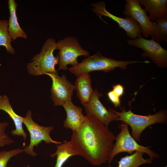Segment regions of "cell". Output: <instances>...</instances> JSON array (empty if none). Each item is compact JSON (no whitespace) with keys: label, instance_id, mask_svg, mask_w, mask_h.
<instances>
[{"label":"cell","instance_id":"24","mask_svg":"<svg viewBox=\"0 0 167 167\" xmlns=\"http://www.w3.org/2000/svg\"><path fill=\"white\" fill-rule=\"evenodd\" d=\"M107 96L115 108L120 107L121 105L120 97L117 96L112 90L108 92Z\"/></svg>","mask_w":167,"mask_h":167},{"label":"cell","instance_id":"15","mask_svg":"<svg viewBox=\"0 0 167 167\" xmlns=\"http://www.w3.org/2000/svg\"><path fill=\"white\" fill-rule=\"evenodd\" d=\"M138 1L140 5L143 6L144 9L149 13L148 17L152 22L167 17V0H139Z\"/></svg>","mask_w":167,"mask_h":167},{"label":"cell","instance_id":"19","mask_svg":"<svg viewBox=\"0 0 167 167\" xmlns=\"http://www.w3.org/2000/svg\"><path fill=\"white\" fill-rule=\"evenodd\" d=\"M143 154L136 151L131 155L121 158L118 161V167H139L143 164L151 163L153 160L150 158L144 159L143 156Z\"/></svg>","mask_w":167,"mask_h":167},{"label":"cell","instance_id":"10","mask_svg":"<svg viewBox=\"0 0 167 167\" xmlns=\"http://www.w3.org/2000/svg\"><path fill=\"white\" fill-rule=\"evenodd\" d=\"M51 78L52 84L51 98L54 106H62L66 102L71 100L74 85L69 81L66 75L59 76L57 72L46 74Z\"/></svg>","mask_w":167,"mask_h":167},{"label":"cell","instance_id":"17","mask_svg":"<svg viewBox=\"0 0 167 167\" xmlns=\"http://www.w3.org/2000/svg\"><path fill=\"white\" fill-rule=\"evenodd\" d=\"M8 3L10 15L8 31L11 37L13 40L18 37L26 39L27 35L20 27L18 21L16 8L18 4L15 0H9Z\"/></svg>","mask_w":167,"mask_h":167},{"label":"cell","instance_id":"20","mask_svg":"<svg viewBox=\"0 0 167 167\" xmlns=\"http://www.w3.org/2000/svg\"><path fill=\"white\" fill-rule=\"evenodd\" d=\"M150 36L152 39L156 42H167V17L153 22Z\"/></svg>","mask_w":167,"mask_h":167},{"label":"cell","instance_id":"13","mask_svg":"<svg viewBox=\"0 0 167 167\" xmlns=\"http://www.w3.org/2000/svg\"><path fill=\"white\" fill-rule=\"evenodd\" d=\"M62 106L66 113L64 126L73 131H77L86 119V116L82 113V108L74 105L71 100L66 102Z\"/></svg>","mask_w":167,"mask_h":167},{"label":"cell","instance_id":"5","mask_svg":"<svg viewBox=\"0 0 167 167\" xmlns=\"http://www.w3.org/2000/svg\"><path fill=\"white\" fill-rule=\"evenodd\" d=\"M128 125L122 122L118 127L120 131L115 138V142L109 157L108 163H111L116 155L122 152H128L131 155L138 151L147 154L153 161L158 159L159 154L150 149L151 146L145 147L139 144L130 134Z\"/></svg>","mask_w":167,"mask_h":167},{"label":"cell","instance_id":"23","mask_svg":"<svg viewBox=\"0 0 167 167\" xmlns=\"http://www.w3.org/2000/svg\"><path fill=\"white\" fill-rule=\"evenodd\" d=\"M9 125L7 122H0V148L6 145H9L15 142L6 133V127Z\"/></svg>","mask_w":167,"mask_h":167},{"label":"cell","instance_id":"9","mask_svg":"<svg viewBox=\"0 0 167 167\" xmlns=\"http://www.w3.org/2000/svg\"><path fill=\"white\" fill-rule=\"evenodd\" d=\"M106 3L104 1H100L92 4L93 11L105 23L101 16L110 18L116 22L119 27L123 29L126 32L127 36L134 39L141 36L142 31L138 23L132 18L126 16L125 18L114 15L108 11L105 8Z\"/></svg>","mask_w":167,"mask_h":167},{"label":"cell","instance_id":"27","mask_svg":"<svg viewBox=\"0 0 167 167\" xmlns=\"http://www.w3.org/2000/svg\"><path fill=\"white\" fill-rule=\"evenodd\" d=\"M165 167H167V165H166V166H165Z\"/></svg>","mask_w":167,"mask_h":167},{"label":"cell","instance_id":"2","mask_svg":"<svg viewBox=\"0 0 167 167\" xmlns=\"http://www.w3.org/2000/svg\"><path fill=\"white\" fill-rule=\"evenodd\" d=\"M133 101L129 102L130 108L128 111H126L123 107L121 108V112L111 109L118 116L116 121H121L131 127L132 136L137 142H139L141 133L148 126L156 123H167V111L165 109L161 110L153 114L147 115L136 114L131 110V104Z\"/></svg>","mask_w":167,"mask_h":167},{"label":"cell","instance_id":"7","mask_svg":"<svg viewBox=\"0 0 167 167\" xmlns=\"http://www.w3.org/2000/svg\"><path fill=\"white\" fill-rule=\"evenodd\" d=\"M58 53V69L66 70L68 64L72 66L77 65V58L80 56L88 57L89 52L81 47L77 39L75 37L67 36L57 43Z\"/></svg>","mask_w":167,"mask_h":167},{"label":"cell","instance_id":"25","mask_svg":"<svg viewBox=\"0 0 167 167\" xmlns=\"http://www.w3.org/2000/svg\"><path fill=\"white\" fill-rule=\"evenodd\" d=\"M112 90L119 97L122 96L124 93V88L123 86L120 84H117L113 86Z\"/></svg>","mask_w":167,"mask_h":167},{"label":"cell","instance_id":"22","mask_svg":"<svg viewBox=\"0 0 167 167\" xmlns=\"http://www.w3.org/2000/svg\"><path fill=\"white\" fill-rule=\"evenodd\" d=\"M23 152L24 149L19 148L2 150L0 152V167H7L8 163L12 157Z\"/></svg>","mask_w":167,"mask_h":167},{"label":"cell","instance_id":"8","mask_svg":"<svg viewBox=\"0 0 167 167\" xmlns=\"http://www.w3.org/2000/svg\"><path fill=\"white\" fill-rule=\"evenodd\" d=\"M127 43L142 49L141 54L143 57H148L160 68L167 66V50L163 48L159 42L153 40L143 38L142 36L134 39L128 40Z\"/></svg>","mask_w":167,"mask_h":167},{"label":"cell","instance_id":"3","mask_svg":"<svg viewBox=\"0 0 167 167\" xmlns=\"http://www.w3.org/2000/svg\"><path fill=\"white\" fill-rule=\"evenodd\" d=\"M138 62L148 63L150 62L148 61L117 60L103 56L99 51L93 55L89 56L76 65L72 66L68 69L71 73L77 77L83 74H89L91 72L96 71L108 72L117 67L126 70L128 65Z\"/></svg>","mask_w":167,"mask_h":167},{"label":"cell","instance_id":"1","mask_svg":"<svg viewBox=\"0 0 167 167\" xmlns=\"http://www.w3.org/2000/svg\"><path fill=\"white\" fill-rule=\"evenodd\" d=\"M86 116L79 129L73 131L70 142L78 155L92 165L99 166L108 161L116 137L95 117Z\"/></svg>","mask_w":167,"mask_h":167},{"label":"cell","instance_id":"26","mask_svg":"<svg viewBox=\"0 0 167 167\" xmlns=\"http://www.w3.org/2000/svg\"><path fill=\"white\" fill-rule=\"evenodd\" d=\"M27 167H30L29 165H27Z\"/></svg>","mask_w":167,"mask_h":167},{"label":"cell","instance_id":"16","mask_svg":"<svg viewBox=\"0 0 167 167\" xmlns=\"http://www.w3.org/2000/svg\"><path fill=\"white\" fill-rule=\"evenodd\" d=\"M74 85L77 96L81 103L84 106L89 101L94 90L91 85V79L89 74L77 77Z\"/></svg>","mask_w":167,"mask_h":167},{"label":"cell","instance_id":"21","mask_svg":"<svg viewBox=\"0 0 167 167\" xmlns=\"http://www.w3.org/2000/svg\"><path fill=\"white\" fill-rule=\"evenodd\" d=\"M8 21L0 20V46H4L8 53L14 54L15 51L11 45L13 40L8 32Z\"/></svg>","mask_w":167,"mask_h":167},{"label":"cell","instance_id":"18","mask_svg":"<svg viewBox=\"0 0 167 167\" xmlns=\"http://www.w3.org/2000/svg\"><path fill=\"white\" fill-rule=\"evenodd\" d=\"M57 145L56 152L50 155L52 158L56 156V163L54 167H62L65 162L71 156L78 155L72 148L70 141H65L63 143Z\"/></svg>","mask_w":167,"mask_h":167},{"label":"cell","instance_id":"14","mask_svg":"<svg viewBox=\"0 0 167 167\" xmlns=\"http://www.w3.org/2000/svg\"><path fill=\"white\" fill-rule=\"evenodd\" d=\"M0 110L7 113L13 121L15 129L11 132L13 136H22L25 146V141L27 138V134L24 131L22 126L23 117L17 114L14 111L10 103L9 99L6 95H0Z\"/></svg>","mask_w":167,"mask_h":167},{"label":"cell","instance_id":"12","mask_svg":"<svg viewBox=\"0 0 167 167\" xmlns=\"http://www.w3.org/2000/svg\"><path fill=\"white\" fill-rule=\"evenodd\" d=\"M123 14L129 16L136 21L139 25L143 36L147 38L152 31L153 22L147 15L138 0H126Z\"/></svg>","mask_w":167,"mask_h":167},{"label":"cell","instance_id":"4","mask_svg":"<svg viewBox=\"0 0 167 167\" xmlns=\"http://www.w3.org/2000/svg\"><path fill=\"white\" fill-rule=\"evenodd\" d=\"M58 49L57 43L53 38H48L44 42L40 52L35 55L32 62L26 65L28 72L32 75L37 76L47 73L57 72L55 66L58 64V56L55 57L54 50Z\"/></svg>","mask_w":167,"mask_h":167},{"label":"cell","instance_id":"11","mask_svg":"<svg viewBox=\"0 0 167 167\" xmlns=\"http://www.w3.org/2000/svg\"><path fill=\"white\" fill-rule=\"evenodd\" d=\"M102 96L95 89L89 101L84 106L87 114L94 116L108 127L112 121L117 120L118 116L111 108H109L108 110L102 105L99 100V98Z\"/></svg>","mask_w":167,"mask_h":167},{"label":"cell","instance_id":"6","mask_svg":"<svg viewBox=\"0 0 167 167\" xmlns=\"http://www.w3.org/2000/svg\"><path fill=\"white\" fill-rule=\"evenodd\" d=\"M31 110L27 112L24 117H23V122L25 125L30 135L29 144L23 149L24 152L33 156H36L38 153L34 151V147H37L43 141L45 143H53L59 145L62 142L53 140L50 134L54 129L53 126L45 127L41 126L35 122L32 118Z\"/></svg>","mask_w":167,"mask_h":167}]
</instances>
